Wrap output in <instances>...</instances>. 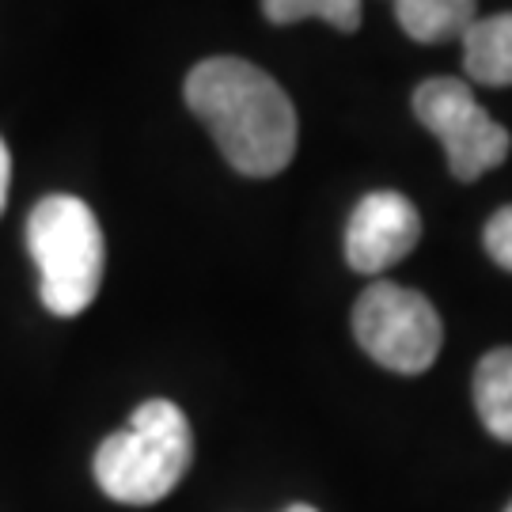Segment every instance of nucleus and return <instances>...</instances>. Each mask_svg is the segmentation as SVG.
I'll return each mask as SVG.
<instances>
[{
    "instance_id": "obj_1",
    "label": "nucleus",
    "mask_w": 512,
    "mask_h": 512,
    "mask_svg": "<svg viewBox=\"0 0 512 512\" xmlns=\"http://www.w3.org/2000/svg\"><path fill=\"white\" fill-rule=\"evenodd\" d=\"M186 107L220 156L247 179H274L296 156V107L270 73L243 57H205L183 84Z\"/></svg>"
},
{
    "instance_id": "obj_2",
    "label": "nucleus",
    "mask_w": 512,
    "mask_h": 512,
    "mask_svg": "<svg viewBox=\"0 0 512 512\" xmlns=\"http://www.w3.org/2000/svg\"><path fill=\"white\" fill-rule=\"evenodd\" d=\"M194 459L190 421L171 399H148L133 410L122 433H110L95 452L99 490L129 509H145L164 501Z\"/></svg>"
},
{
    "instance_id": "obj_3",
    "label": "nucleus",
    "mask_w": 512,
    "mask_h": 512,
    "mask_svg": "<svg viewBox=\"0 0 512 512\" xmlns=\"http://www.w3.org/2000/svg\"><path fill=\"white\" fill-rule=\"evenodd\" d=\"M27 251L38 266V296L46 311L73 319L92 308L107 270L103 228L88 202L50 194L27 217Z\"/></svg>"
},
{
    "instance_id": "obj_4",
    "label": "nucleus",
    "mask_w": 512,
    "mask_h": 512,
    "mask_svg": "<svg viewBox=\"0 0 512 512\" xmlns=\"http://www.w3.org/2000/svg\"><path fill=\"white\" fill-rule=\"evenodd\" d=\"M353 338L376 365L418 376L437 361L444 323L421 293L395 281H372L353 304Z\"/></svg>"
},
{
    "instance_id": "obj_5",
    "label": "nucleus",
    "mask_w": 512,
    "mask_h": 512,
    "mask_svg": "<svg viewBox=\"0 0 512 512\" xmlns=\"http://www.w3.org/2000/svg\"><path fill=\"white\" fill-rule=\"evenodd\" d=\"M414 118L444 145L448 171L459 183H475L486 171L509 160L512 137L509 129L494 122L486 107L475 99L467 80L429 76L414 88Z\"/></svg>"
},
{
    "instance_id": "obj_6",
    "label": "nucleus",
    "mask_w": 512,
    "mask_h": 512,
    "mask_svg": "<svg viewBox=\"0 0 512 512\" xmlns=\"http://www.w3.org/2000/svg\"><path fill=\"white\" fill-rule=\"evenodd\" d=\"M421 239V213L399 190H372L353 205L346 224L349 270L376 277L403 262Z\"/></svg>"
},
{
    "instance_id": "obj_7",
    "label": "nucleus",
    "mask_w": 512,
    "mask_h": 512,
    "mask_svg": "<svg viewBox=\"0 0 512 512\" xmlns=\"http://www.w3.org/2000/svg\"><path fill=\"white\" fill-rule=\"evenodd\" d=\"M463 42V69L471 80L486 88H509L512 84V12L478 16Z\"/></svg>"
},
{
    "instance_id": "obj_8",
    "label": "nucleus",
    "mask_w": 512,
    "mask_h": 512,
    "mask_svg": "<svg viewBox=\"0 0 512 512\" xmlns=\"http://www.w3.org/2000/svg\"><path fill=\"white\" fill-rule=\"evenodd\" d=\"M395 19L406 38L437 46L467 35L478 19V0H395Z\"/></svg>"
},
{
    "instance_id": "obj_9",
    "label": "nucleus",
    "mask_w": 512,
    "mask_h": 512,
    "mask_svg": "<svg viewBox=\"0 0 512 512\" xmlns=\"http://www.w3.org/2000/svg\"><path fill=\"white\" fill-rule=\"evenodd\" d=\"M475 406L490 437L512 444V346L490 349L475 368Z\"/></svg>"
},
{
    "instance_id": "obj_10",
    "label": "nucleus",
    "mask_w": 512,
    "mask_h": 512,
    "mask_svg": "<svg viewBox=\"0 0 512 512\" xmlns=\"http://www.w3.org/2000/svg\"><path fill=\"white\" fill-rule=\"evenodd\" d=\"M262 12L270 23L285 27V23H300V19H323L334 31L353 35L361 27V0H262Z\"/></svg>"
},
{
    "instance_id": "obj_11",
    "label": "nucleus",
    "mask_w": 512,
    "mask_h": 512,
    "mask_svg": "<svg viewBox=\"0 0 512 512\" xmlns=\"http://www.w3.org/2000/svg\"><path fill=\"white\" fill-rule=\"evenodd\" d=\"M482 243H486V255L494 258L501 270H509L512 274V205L497 209L494 217L486 220Z\"/></svg>"
},
{
    "instance_id": "obj_12",
    "label": "nucleus",
    "mask_w": 512,
    "mask_h": 512,
    "mask_svg": "<svg viewBox=\"0 0 512 512\" xmlns=\"http://www.w3.org/2000/svg\"><path fill=\"white\" fill-rule=\"evenodd\" d=\"M8 186H12V152H8L4 137H0V213L8 205Z\"/></svg>"
},
{
    "instance_id": "obj_13",
    "label": "nucleus",
    "mask_w": 512,
    "mask_h": 512,
    "mask_svg": "<svg viewBox=\"0 0 512 512\" xmlns=\"http://www.w3.org/2000/svg\"><path fill=\"white\" fill-rule=\"evenodd\" d=\"M285 512H319V509H311V505H289Z\"/></svg>"
},
{
    "instance_id": "obj_14",
    "label": "nucleus",
    "mask_w": 512,
    "mask_h": 512,
    "mask_svg": "<svg viewBox=\"0 0 512 512\" xmlns=\"http://www.w3.org/2000/svg\"><path fill=\"white\" fill-rule=\"evenodd\" d=\"M505 512H512V505H509V509H505Z\"/></svg>"
}]
</instances>
